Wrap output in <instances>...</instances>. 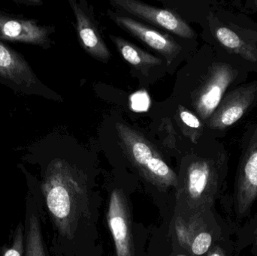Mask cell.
Segmentation results:
<instances>
[{
    "instance_id": "20",
    "label": "cell",
    "mask_w": 257,
    "mask_h": 256,
    "mask_svg": "<svg viewBox=\"0 0 257 256\" xmlns=\"http://www.w3.org/2000/svg\"><path fill=\"white\" fill-rule=\"evenodd\" d=\"M132 108L136 111H144L148 109L149 98L145 92H138L131 98Z\"/></svg>"
},
{
    "instance_id": "15",
    "label": "cell",
    "mask_w": 257,
    "mask_h": 256,
    "mask_svg": "<svg viewBox=\"0 0 257 256\" xmlns=\"http://www.w3.org/2000/svg\"><path fill=\"white\" fill-rule=\"evenodd\" d=\"M216 38L226 49L239 54L250 61H257V53L233 30L226 27H219L215 30Z\"/></svg>"
},
{
    "instance_id": "12",
    "label": "cell",
    "mask_w": 257,
    "mask_h": 256,
    "mask_svg": "<svg viewBox=\"0 0 257 256\" xmlns=\"http://www.w3.org/2000/svg\"><path fill=\"white\" fill-rule=\"evenodd\" d=\"M69 3L76 19L77 33L81 46L93 58L107 63L111 58V53L94 19L81 3L75 0H69Z\"/></svg>"
},
{
    "instance_id": "6",
    "label": "cell",
    "mask_w": 257,
    "mask_h": 256,
    "mask_svg": "<svg viewBox=\"0 0 257 256\" xmlns=\"http://www.w3.org/2000/svg\"><path fill=\"white\" fill-rule=\"evenodd\" d=\"M25 171L27 180L24 217V256H48L42 231L43 201L37 179Z\"/></svg>"
},
{
    "instance_id": "7",
    "label": "cell",
    "mask_w": 257,
    "mask_h": 256,
    "mask_svg": "<svg viewBox=\"0 0 257 256\" xmlns=\"http://www.w3.org/2000/svg\"><path fill=\"white\" fill-rule=\"evenodd\" d=\"M257 100V81L226 93L215 112L208 120L212 130L223 132L233 126Z\"/></svg>"
},
{
    "instance_id": "18",
    "label": "cell",
    "mask_w": 257,
    "mask_h": 256,
    "mask_svg": "<svg viewBox=\"0 0 257 256\" xmlns=\"http://www.w3.org/2000/svg\"><path fill=\"white\" fill-rule=\"evenodd\" d=\"M232 250L229 238L223 239L214 243L205 256H231Z\"/></svg>"
},
{
    "instance_id": "4",
    "label": "cell",
    "mask_w": 257,
    "mask_h": 256,
    "mask_svg": "<svg viewBox=\"0 0 257 256\" xmlns=\"http://www.w3.org/2000/svg\"><path fill=\"white\" fill-rule=\"evenodd\" d=\"M241 149L230 201L238 222L249 217L257 201V123L244 132Z\"/></svg>"
},
{
    "instance_id": "1",
    "label": "cell",
    "mask_w": 257,
    "mask_h": 256,
    "mask_svg": "<svg viewBox=\"0 0 257 256\" xmlns=\"http://www.w3.org/2000/svg\"><path fill=\"white\" fill-rule=\"evenodd\" d=\"M39 182L44 207L60 237L72 240L88 214V189L84 177L60 159L51 161Z\"/></svg>"
},
{
    "instance_id": "23",
    "label": "cell",
    "mask_w": 257,
    "mask_h": 256,
    "mask_svg": "<svg viewBox=\"0 0 257 256\" xmlns=\"http://www.w3.org/2000/svg\"><path fill=\"white\" fill-rule=\"evenodd\" d=\"M178 256H186V255H178Z\"/></svg>"
},
{
    "instance_id": "2",
    "label": "cell",
    "mask_w": 257,
    "mask_h": 256,
    "mask_svg": "<svg viewBox=\"0 0 257 256\" xmlns=\"http://www.w3.org/2000/svg\"><path fill=\"white\" fill-rule=\"evenodd\" d=\"M228 162L226 150L221 148L214 157L196 158L187 165L176 186L180 216L187 219L212 211L226 183Z\"/></svg>"
},
{
    "instance_id": "21",
    "label": "cell",
    "mask_w": 257,
    "mask_h": 256,
    "mask_svg": "<svg viewBox=\"0 0 257 256\" xmlns=\"http://www.w3.org/2000/svg\"><path fill=\"white\" fill-rule=\"evenodd\" d=\"M250 243H253V252L254 256H257V226L255 228L253 232L252 233L251 236H250V240H249L248 245Z\"/></svg>"
},
{
    "instance_id": "5",
    "label": "cell",
    "mask_w": 257,
    "mask_h": 256,
    "mask_svg": "<svg viewBox=\"0 0 257 256\" xmlns=\"http://www.w3.org/2000/svg\"><path fill=\"white\" fill-rule=\"evenodd\" d=\"M238 75V70L226 63H216L211 66L193 102L201 120L205 122L209 120Z\"/></svg>"
},
{
    "instance_id": "22",
    "label": "cell",
    "mask_w": 257,
    "mask_h": 256,
    "mask_svg": "<svg viewBox=\"0 0 257 256\" xmlns=\"http://www.w3.org/2000/svg\"><path fill=\"white\" fill-rule=\"evenodd\" d=\"M251 3L252 6H251V7L253 8V9H256V10H257V0H256V1L251 2Z\"/></svg>"
},
{
    "instance_id": "19",
    "label": "cell",
    "mask_w": 257,
    "mask_h": 256,
    "mask_svg": "<svg viewBox=\"0 0 257 256\" xmlns=\"http://www.w3.org/2000/svg\"><path fill=\"white\" fill-rule=\"evenodd\" d=\"M180 118L181 121L190 129L199 130L202 128V123L197 116L195 115L190 111H187L184 108H180Z\"/></svg>"
},
{
    "instance_id": "13",
    "label": "cell",
    "mask_w": 257,
    "mask_h": 256,
    "mask_svg": "<svg viewBox=\"0 0 257 256\" xmlns=\"http://www.w3.org/2000/svg\"><path fill=\"white\" fill-rule=\"evenodd\" d=\"M49 33L36 21L0 12V39L45 46L49 42Z\"/></svg>"
},
{
    "instance_id": "14",
    "label": "cell",
    "mask_w": 257,
    "mask_h": 256,
    "mask_svg": "<svg viewBox=\"0 0 257 256\" xmlns=\"http://www.w3.org/2000/svg\"><path fill=\"white\" fill-rule=\"evenodd\" d=\"M123 59L132 66L140 70L146 71L153 66L162 64V60L156 56L146 52L119 36H110Z\"/></svg>"
},
{
    "instance_id": "10",
    "label": "cell",
    "mask_w": 257,
    "mask_h": 256,
    "mask_svg": "<svg viewBox=\"0 0 257 256\" xmlns=\"http://www.w3.org/2000/svg\"><path fill=\"white\" fill-rule=\"evenodd\" d=\"M108 14L110 19L118 27L162 54L166 58L168 65L172 63L181 51V47L169 35L160 33L133 18L120 16L110 11H108Z\"/></svg>"
},
{
    "instance_id": "16",
    "label": "cell",
    "mask_w": 257,
    "mask_h": 256,
    "mask_svg": "<svg viewBox=\"0 0 257 256\" xmlns=\"http://www.w3.org/2000/svg\"><path fill=\"white\" fill-rule=\"evenodd\" d=\"M0 256H24V225L19 222L10 242L0 249Z\"/></svg>"
},
{
    "instance_id": "8",
    "label": "cell",
    "mask_w": 257,
    "mask_h": 256,
    "mask_svg": "<svg viewBox=\"0 0 257 256\" xmlns=\"http://www.w3.org/2000/svg\"><path fill=\"white\" fill-rule=\"evenodd\" d=\"M114 7L124 11L150 24L171 32L184 39H193L195 33L189 24L178 14L158 9L137 0H111Z\"/></svg>"
},
{
    "instance_id": "9",
    "label": "cell",
    "mask_w": 257,
    "mask_h": 256,
    "mask_svg": "<svg viewBox=\"0 0 257 256\" xmlns=\"http://www.w3.org/2000/svg\"><path fill=\"white\" fill-rule=\"evenodd\" d=\"M107 221L117 256H134L131 215L124 193L120 189L111 192Z\"/></svg>"
},
{
    "instance_id": "11",
    "label": "cell",
    "mask_w": 257,
    "mask_h": 256,
    "mask_svg": "<svg viewBox=\"0 0 257 256\" xmlns=\"http://www.w3.org/2000/svg\"><path fill=\"white\" fill-rule=\"evenodd\" d=\"M0 79L27 93H36L39 81L24 57L0 42Z\"/></svg>"
},
{
    "instance_id": "17",
    "label": "cell",
    "mask_w": 257,
    "mask_h": 256,
    "mask_svg": "<svg viewBox=\"0 0 257 256\" xmlns=\"http://www.w3.org/2000/svg\"><path fill=\"white\" fill-rule=\"evenodd\" d=\"M256 226L257 211L254 216L247 222V223H246L245 225L241 229H240L239 234H238V249H239L240 246L243 248L244 246H248L250 236H251L252 233L253 232Z\"/></svg>"
},
{
    "instance_id": "3",
    "label": "cell",
    "mask_w": 257,
    "mask_h": 256,
    "mask_svg": "<svg viewBox=\"0 0 257 256\" xmlns=\"http://www.w3.org/2000/svg\"><path fill=\"white\" fill-rule=\"evenodd\" d=\"M116 129L123 151L142 177L160 189L177 186L176 174L153 144L127 125L117 123Z\"/></svg>"
}]
</instances>
